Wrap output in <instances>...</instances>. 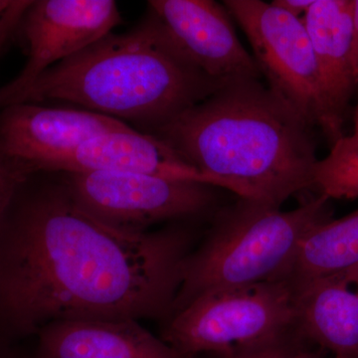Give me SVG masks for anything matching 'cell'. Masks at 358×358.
Listing matches in <instances>:
<instances>
[{
  "instance_id": "1",
  "label": "cell",
  "mask_w": 358,
  "mask_h": 358,
  "mask_svg": "<svg viewBox=\"0 0 358 358\" xmlns=\"http://www.w3.org/2000/svg\"><path fill=\"white\" fill-rule=\"evenodd\" d=\"M31 178L0 220V339L16 343L59 320H166L192 228L117 230L82 210L61 178Z\"/></svg>"
},
{
  "instance_id": "2",
  "label": "cell",
  "mask_w": 358,
  "mask_h": 358,
  "mask_svg": "<svg viewBox=\"0 0 358 358\" xmlns=\"http://www.w3.org/2000/svg\"><path fill=\"white\" fill-rule=\"evenodd\" d=\"M312 127L260 80L228 82L155 131L216 188L281 208L313 190Z\"/></svg>"
},
{
  "instance_id": "3",
  "label": "cell",
  "mask_w": 358,
  "mask_h": 358,
  "mask_svg": "<svg viewBox=\"0 0 358 358\" xmlns=\"http://www.w3.org/2000/svg\"><path fill=\"white\" fill-rule=\"evenodd\" d=\"M226 83L193 66L148 11L46 71L20 103L64 101L155 133Z\"/></svg>"
},
{
  "instance_id": "4",
  "label": "cell",
  "mask_w": 358,
  "mask_h": 358,
  "mask_svg": "<svg viewBox=\"0 0 358 358\" xmlns=\"http://www.w3.org/2000/svg\"><path fill=\"white\" fill-rule=\"evenodd\" d=\"M327 203L317 195L282 211L239 199L224 209L186 258L171 315L208 292L284 279L306 234L331 219Z\"/></svg>"
},
{
  "instance_id": "5",
  "label": "cell",
  "mask_w": 358,
  "mask_h": 358,
  "mask_svg": "<svg viewBox=\"0 0 358 358\" xmlns=\"http://www.w3.org/2000/svg\"><path fill=\"white\" fill-rule=\"evenodd\" d=\"M162 338L180 355H216L298 331L288 280L200 294L164 320Z\"/></svg>"
},
{
  "instance_id": "6",
  "label": "cell",
  "mask_w": 358,
  "mask_h": 358,
  "mask_svg": "<svg viewBox=\"0 0 358 358\" xmlns=\"http://www.w3.org/2000/svg\"><path fill=\"white\" fill-rule=\"evenodd\" d=\"M223 6L246 34L268 88L333 145L343 138L301 18L261 0H225Z\"/></svg>"
},
{
  "instance_id": "7",
  "label": "cell",
  "mask_w": 358,
  "mask_h": 358,
  "mask_svg": "<svg viewBox=\"0 0 358 358\" xmlns=\"http://www.w3.org/2000/svg\"><path fill=\"white\" fill-rule=\"evenodd\" d=\"M60 178L82 210L133 234L199 218L216 204V187L202 183L119 173H62Z\"/></svg>"
},
{
  "instance_id": "8",
  "label": "cell",
  "mask_w": 358,
  "mask_h": 358,
  "mask_svg": "<svg viewBox=\"0 0 358 358\" xmlns=\"http://www.w3.org/2000/svg\"><path fill=\"white\" fill-rule=\"evenodd\" d=\"M21 23L29 48L27 62L0 88V107L20 103L46 71L109 35L122 16L114 0H37Z\"/></svg>"
},
{
  "instance_id": "9",
  "label": "cell",
  "mask_w": 358,
  "mask_h": 358,
  "mask_svg": "<svg viewBox=\"0 0 358 358\" xmlns=\"http://www.w3.org/2000/svg\"><path fill=\"white\" fill-rule=\"evenodd\" d=\"M148 6L179 52L207 76L222 82L262 77L225 6L213 0H150Z\"/></svg>"
},
{
  "instance_id": "10",
  "label": "cell",
  "mask_w": 358,
  "mask_h": 358,
  "mask_svg": "<svg viewBox=\"0 0 358 358\" xmlns=\"http://www.w3.org/2000/svg\"><path fill=\"white\" fill-rule=\"evenodd\" d=\"M126 122L84 109L20 103L0 115V152L31 169L113 131L131 129Z\"/></svg>"
},
{
  "instance_id": "11",
  "label": "cell",
  "mask_w": 358,
  "mask_h": 358,
  "mask_svg": "<svg viewBox=\"0 0 358 358\" xmlns=\"http://www.w3.org/2000/svg\"><path fill=\"white\" fill-rule=\"evenodd\" d=\"M38 173L143 174L215 187L166 141L134 128L91 138L72 152L38 164L35 173Z\"/></svg>"
},
{
  "instance_id": "12",
  "label": "cell",
  "mask_w": 358,
  "mask_h": 358,
  "mask_svg": "<svg viewBox=\"0 0 358 358\" xmlns=\"http://www.w3.org/2000/svg\"><path fill=\"white\" fill-rule=\"evenodd\" d=\"M291 284L301 338L334 358H358V266Z\"/></svg>"
},
{
  "instance_id": "13",
  "label": "cell",
  "mask_w": 358,
  "mask_h": 358,
  "mask_svg": "<svg viewBox=\"0 0 358 358\" xmlns=\"http://www.w3.org/2000/svg\"><path fill=\"white\" fill-rule=\"evenodd\" d=\"M30 358H181L134 320H69L36 334Z\"/></svg>"
},
{
  "instance_id": "14",
  "label": "cell",
  "mask_w": 358,
  "mask_h": 358,
  "mask_svg": "<svg viewBox=\"0 0 358 358\" xmlns=\"http://www.w3.org/2000/svg\"><path fill=\"white\" fill-rule=\"evenodd\" d=\"M352 0H315L301 20L319 64L331 114L343 129L357 86L352 63Z\"/></svg>"
},
{
  "instance_id": "15",
  "label": "cell",
  "mask_w": 358,
  "mask_h": 358,
  "mask_svg": "<svg viewBox=\"0 0 358 358\" xmlns=\"http://www.w3.org/2000/svg\"><path fill=\"white\" fill-rule=\"evenodd\" d=\"M358 266V210L308 231L284 279L300 282Z\"/></svg>"
},
{
  "instance_id": "16",
  "label": "cell",
  "mask_w": 358,
  "mask_h": 358,
  "mask_svg": "<svg viewBox=\"0 0 358 358\" xmlns=\"http://www.w3.org/2000/svg\"><path fill=\"white\" fill-rule=\"evenodd\" d=\"M313 190L329 200L358 199V131L339 138L317 162Z\"/></svg>"
},
{
  "instance_id": "17",
  "label": "cell",
  "mask_w": 358,
  "mask_h": 358,
  "mask_svg": "<svg viewBox=\"0 0 358 358\" xmlns=\"http://www.w3.org/2000/svg\"><path fill=\"white\" fill-rule=\"evenodd\" d=\"M303 341L299 331H294L256 345L212 355V358H294L305 348Z\"/></svg>"
},
{
  "instance_id": "18",
  "label": "cell",
  "mask_w": 358,
  "mask_h": 358,
  "mask_svg": "<svg viewBox=\"0 0 358 358\" xmlns=\"http://www.w3.org/2000/svg\"><path fill=\"white\" fill-rule=\"evenodd\" d=\"M32 176L34 173L29 166L0 152V220L20 188Z\"/></svg>"
},
{
  "instance_id": "19",
  "label": "cell",
  "mask_w": 358,
  "mask_h": 358,
  "mask_svg": "<svg viewBox=\"0 0 358 358\" xmlns=\"http://www.w3.org/2000/svg\"><path fill=\"white\" fill-rule=\"evenodd\" d=\"M31 3L32 1L28 0L13 1L10 6L0 15V53L22 22L24 14Z\"/></svg>"
},
{
  "instance_id": "20",
  "label": "cell",
  "mask_w": 358,
  "mask_h": 358,
  "mask_svg": "<svg viewBox=\"0 0 358 358\" xmlns=\"http://www.w3.org/2000/svg\"><path fill=\"white\" fill-rule=\"evenodd\" d=\"M313 2L315 0H275L272 3L291 15L301 18V15L305 16L308 13Z\"/></svg>"
},
{
  "instance_id": "21",
  "label": "cell",
  "mask_w": 358,
  "mask_h": 358,
  "mask_svg": "<svg viewBox=\"0 0 358 358\" xmlns=\"http://www.w3.org/2000/svg\"><path fill=\"white\" fill-rule=\"evenodd\" d=\"M352 63L358 83V0H352Z\"/></svg>"
},
{
  "instance_id": "22",
  "label": "cell",
  "mask_w": 358,
  "mask_h": 358,
  "mask_svg": "<svg viewBox=\"0 0 358 358\" xmlns=\"http://www.w3.org/2000/svg\"><path fill=\"white\" fill-rule=\"evenodd\" d=\"M0 358H30V355H26L15 343L0 339Z\"/></svg>"
},
{
  "instance_id": "23",
  "label": "cell",
  "mask_w": 358,
  "mask_h": 358,
  "mask_svg": "<svg viewBox=\"0 0 358 358\" xmlns=\"http://www.w3.org/2000/svg\"><path fill=\"white\" fill-rule=\"evenodd\" d=\"M294 358H322L320 357L319 355H315V353H313L310 352H308V350H306V348H303V350H301L300 352L298 353V355H296Z\"/></svg>"
},
{
  "instance_id": "24",
  "label": "cell",
  "mask_w": 358,
  "mask_h": 358,
  "mask_svg": "<svg viewBox=\"0 0 358 358\" xmlns=\"http://www.w3.org/2000/svg\"><path fill=\"white\" fill-rule=\"evenodd\" d=\"M11 3H13V1H10V0H0V15L10 6Z\"/></svg>"
},
{
  "instance_id": "25",
  "label": "cell",
  "mask_w": 358,
  "mask_h": 358,
  "mask_svg": "<svg viewBox=\"0 0 358 358\" xmlns=\"http://www.w3.org/2000/svg\"><path fill=\"white\" fill-rule=\"evenodd\" d=\"M355 131H358V103L357 108V112H355Z\"/></svg>"
}]
</instances>
